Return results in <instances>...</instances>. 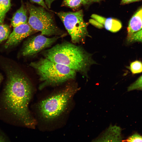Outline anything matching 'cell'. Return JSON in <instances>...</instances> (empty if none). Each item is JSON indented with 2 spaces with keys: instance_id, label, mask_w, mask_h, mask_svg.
<instances>
[{
  "instance_id": "26",
  "label": "cell",
  "mask_w": 142,
  "mask_h": 142,
  "mask_svg": "<svg viewBox=\"0 0 142 142\" xmlns=\"http://www.w3.org/2000/svg\"><path fill=\"white\" fill-rule=\"evenodd\" d=\"M140 0H133V2H136V1H139Z\"/></svg>"
},
{
  "instance_id": "15",
  "label": "cell",
  "mask_w": 142,
  "mask_h": 142,
  "mask_svg": "<svg viewBox=\"0 0 142 142\" xmlns=\"http://www.w3.org/2000/svg\"><path fill=\"white\" fill-rule=\"evenodd\" d=\"M127 40L129 43L136 42H142V28L137 32L128 35Z\"/></svg>"
},
{
  "instance_id": "12",
  "label": "cell",
  "mask_w": 142,
  "mask_h": 142,
  "mask_svg": "<svg viewBox=\"0 0 142 142\" xmlns=\"http://www.w3.org/2000/svg\"><path fill=\"white\" fill-rule=\"evenodd\" d=\"M28 18L26 9L22 5L13 15L11 24L13 27L27 23Z\"/></svg>"
},
{
  "instance_id": "13",
  "label": "cell",
  "mask_w": 142,
  "mask_h": 142,
  "mask_svg": "<svg viewBox=\"0 0 142 142\" xmlns=\"http://www.w3.org/2000/svg\"><path fill=\"white\" fill-rule=\"evenodd\" d=\"M11 0H0V24L3 23L6 13L11 6Z\"/></svg>"
},
{
  "instance_id": "11",
  "label": "cell",
  "mask_w": 142,
  "mask_h": 142,
  "mask_svg": "<svg viewBox=\"0 0 142 142\" xmlns=\"http://www.w3.org/2000/svg\"><path fill=\"white\" fill-rule=\"evenodd\" d=\"M142 28V6L130 20L127 28L128 35L137 32Z\"/></svg>"
},
{
  "instance_id": "1",
  "label": "cell",
  "mask_w": 142,
  "mask_h": 142,
  "mask_svg": "<svg viewBox=\"0 0 142 142\" xmlns=\"http://www.w3.org/2000/svg\"><path fill=\"white\" fill-rule=\"evenodd\" d=\"M7 74L1 98L4 106L24 125L34 128L36 121L28 108L33 92L31 83L23 73L15 69H8Z\"/></svg>"
},
{
  "instance_id": "22",
  "label": "cell",
  "mask_w": 142,
  "mask_h": 142,
  "mask_svg": "<svg viewBox=\"0 0 142 142\" xmlns=\"http://www.w3.org/2000/svg\"><path fill=\"white\" fill-rule=\"evenodd\" d=\"M8 140L4 134L0 131V142L8 141Z\"/></svg>"
},
{
  "instance_id": "14",
  "label": "cell",
  "mask_w": 142,
  "mask_h": 142,
  "mask_svg": "<svg viewBox=\"0 0 142 142\" xmlns=\"http://www.w3.org/2000/svg\"><path fill=\"white\" fill-rule=\"evenodd\" d=\"M10 33L9 27L7 24H0V44L7 39Z\"/></svg>"
},
{
  "instance_id": "17",
  "label": "cell",
  "mask_w": 142,
  "mask_h": 142,
  "mask_svg": "<svg viewBox=\"0 0 142 142\" xmlns=\"http://www.w3.org/2000/svg\"><path fill=\"white\" fill-rule=\"evenodd\" d=\"M127 90L128 91L134 90L142 91V75L131 84L128 87Z\"/></svg>"
},
{
  "instance_id": "8",
  "label": "cell",
  "mask_w": 142,
  "mask_h": 142,
  "mask_svg": "<svg viewBox=\"0 0 142 142\" xmlns=\"http://www.w3.org/2000/svg\"><path fill=\"white\" fill-rule=\"evenodd\" d=\"M36 32L28 22L14 27L4 45L5 48L7 49L17 44L23 39Z\"/></svg>"
},
{
  "instance_id": "21",
  "label": "cell",
  "mask_w": 142,
  "mask_h": 142,
  "mask_svg": "<svg viewBox=\"0 0 142 142\" xmlns=\"http://www.w3.org/2000/svg\"><path fill=\"white\" fill-rule=\"evenodd\" d=\"M82 4H88L93 3L99 2L101 0H82Z\"/></svg>"
},
{
  "instance_id": "16",
  "label": "cell",
  "mask_w": 142,
  "mask_h": 142,
  "mask_svg": "<svg viewBox=\"0 0 142 142\" xmlns=\"http://www.w3.org/2000/svg\"><path fill=\"white\" fill-rule=\"evenodd\" d=\"M129 68L133 74L142 72V62L139 60H135L131 63Z\"/></svg>"
},
{
  "instance_id": "5",
  "label": "cell",
  "mask_w": 142,
  "mask_h": 142,
  "mask_svg": "<svg viewBox=\"0 0 142 142\" xmlns=\"http://www.w3.org/2000/svg\"><path fill=\"white\" fill-rule=\"evenodd\" d=\"M43 7L29 5V17L28 23L34 30L41 34L63 37L64 34L56 25L51 14Z\"/></svg>"
},
{
  "instance_id": "19",
  "label": "cell",
  "mask_w": 142,
  "mask_h": 142,
  "mask_svg": "<svg viewBox=\"0 0 142 142\" xmlns=\"http://www.w3.org/2000/svg\"><path fill=\"white\" fill-rule=\"evenodd\" d=\"M124 141L127 142H142V136L138 134H135L129 136Z\"/></svg>"
},
{
  "instance_id": "6",
  "label": "cell",
  "mask_w": 142,
  "mask_h": 142,
  "mask_svg": "<svg viewBox=\"0 0 142 142\" xmlns=\"http://www.w3.org/2000/svg\"><path fill=\"white\" fill-rule=\"evenodd\" d=\"M56 14L60 19L74 44L83 42L89 37L87 24L83 19L82 10L76 12H60Z\"/></svg>"
},
{
  "instance_id": "18",
  "label": "cell",
  "mask_w": 142,
  "mask_h": 142,
  "mask_svg": "<svg viewBox=\"0 0 142 142\" xmlns=\"http://www.w3.org/2000/svg\"><path fill=\"white\" fill-rule=\"evenodd\" d=\"M82 4V0H64L62 5L73 8L79 7Z\"/></svg>"
},
{
  "instance_id": "25",
  "label": "cell",
  "mask_w": 142,
  "mask_h": 142,
  "mask_svg": "<svg viewBox=\"0 0 142 142\" xmlns=\"http://www.w3.org/2000/svg\"><path fill=\"white\" fill-rule=\"evenodd\" d=\"M3 79V77L2 75L0 73V84L1 82Z\"/></svg>"
},
{
  "instance_id": "4",
  "label": "cell",
  "mask_w": 142,
  "mask_h": 142,
  "mask_svg": "<svg viewBox=\"0 0 142 142\" xmlns=\"http://www.w3.org/2000/svg\"><path fill=\"white\" fill-rule=\"evenodd\" d=\"M78 90L76 84H69L59 92L42 101L38 106L41 117L49 121L60 116L67 109Z\"/></svg>"
},
{
  "instance_id": "7",
  "label": "cell",
  "mask_w": 142,
  "mask_h": 142,
  "mask_svg": "<svg viewBox=\"0 0 142 142\" xmlns=\"http://www.w3.org/2000/svg\"><path fill=\"white\" fill-rule=\"evenodd\" d=\"M61 36L48 38L40 34L31 37L24 43L21 51L25 57L34 56L42 50L50 47Z\"/></svg>"
},
{
  "instance_id": "3",
  "label": "cell",
  "mask_w": 142,
  "mask_h": 142,
  "mask_svg": "<svg viewBox=\"0 0 142 142\" xmlns=\"http://www.w3.org/2000/svg\"><path fill=\"white\" fill-rule=\"evenodd\" d=\"M29 66L33 68L39 77L41 89L48 86H55L74 79L76 72L61 64L45 58L31 62Z\"/></svg>"
},
{
  "instance_id": "24",
  "label": "cell",
  "mask_w": 142,
  "mask_h": 142,
  "mask_svg": "<svg viewBox=\"0 0 142 142\" xmlns=\"http://www.w3.org/2000/svg\"><path fill=\"white\" fill-rule=\"evenodd\" d=\"M133 0H121V4H125L133 2Z\"/></svg>"
},
{
  "instance_id": "9",
  "label": "cell",
  "mask_w": 142,
  "mask_h": 142,
  "mask_svg": "<svg viewBox=\"0 0 142 142\" xmlns=\"http://www.w3.org/2000/svg\"><path fill=\"white\" fill-rule=\"evenodd\" d=\"M90 22L99 28L104 27L112 32H116L121 29L122 24L119 20L111 18H106L100 15L93 14L91 16Z\"/></svg>"
},
{
  "instance_id": "10",
  "label": "cell",
  "mask_w": 142,
  "mask_h": 142,
  "mask_svg": "<svg viewBox=\"0 0 142 142\" xmlns=\"http://www.w3.org/2000/svg\"><path fill=\"white\" fill-rule=\"evenodd\" d=\"M121 129L116 125H110L95 140L99 141H122Z\"/></svg>"
},
{
  "instance_id": "23",
  "label": "cell",
  "mask_w": 142,
  "mask_h": 142,
  "mask_svg": "<svg viewBox=\"0 0 142 142\" xmlns=\"http://www.w3.org/2000/svg\"><path fill=\"white\" fill-rule=\"evenodd\" d=\"M55 0H45L46 4L48 8H50L52 3Z\"/></svg>"
},
{
  "instance_id": "20",
  "label": "cell",
  "mask_w": 142,
  "mask_h": 142,
  "mask_svg": "<svg viewBox=\"0 0 142 142\" xmlns=\"http://www.w3.org/2000/svg\"><path fill=\"white\" fill-rule=\"evenodd\" d=\"M31 1L37 3L41 5L47 10H48V8L46 5L45 3L43 0H30Z\"/></svg>"
},
{
  "instance_id": "2",
  "label": "cell",
  "mask_w": 142,
  "mask_h": 142,
  "mask_svg": "<svg viewBox=\"0 0 142 142\" xmlns=\"http://www.w3.org/2000/svg\"><path fill=\"white\" fill-rule=\"evenodd\" d=\"M42 53L44 57L85 75L95 63L90 54L82 47L67 41L57 44Z\"/></svg>"
}]
</instances>
